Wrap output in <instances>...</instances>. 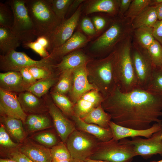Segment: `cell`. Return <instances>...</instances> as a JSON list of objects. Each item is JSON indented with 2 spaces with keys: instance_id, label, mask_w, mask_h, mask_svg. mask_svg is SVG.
<instances>
[{
  "instance_id": "cell-38",
  "label": "cell",
  "mask_w": 162,
  "mask_h": 162,
  "mask_svg": "<svg viewBox=\"0 0 162 162\" xmlns=\"http://www.w3.org/2000/svg\"><path fill=\"white\" fill-rule=\"evenodd\" d=\"M14 16L10 6L6 2H0V26L12 29Z\"/></svg>"
},
{
  "instance_id": "cell-27",
  "label": "cell",
  "mask_w": 162,
  "mask_h": 162,
  "mask_svg": "<svg viewBox=\"0 0 162 162\" xmlns=\"http://www.w3.org/2000/svg\"><path fill=\"white\" fill-rule=\"evenodd\" d=\"M158 20L155 7L149 6L136 17L131 23L132 29L144 27H152Z\"/></svg>"
},
{
  "instance_id": "cell-52",
  "label": "cell",
  "mask_w": 162,
  "mask_h": 162,
  "mask_svg": "<svg viewBox=\"0 0 162 162\" xmlns=\"http://www.w3.org/2000/svg\"><path fill=\"white\" fill-rule=\"evenodd\" d=\"M155 7L157 13L158 20H162V3Z\"/></svg>"
},
{
  "instance_id": "cell-34",
  "label": "cell",
  "mask_w": 162,
  "mask_h": 162,
  "mask_svg": "<svg viewBox=\"0 0 162 162\" xmlns=\"http://www.w3.org/2000/svg\"><path fill=\"white\" fill-rule=\"evenodd\" d=\"M50 150L51 161L62 162L71 159V157L66 144L62 141L51 147Z\"/></svg>"
},
{
  "instance_id": "cell-57",
  "label": "cell",
  "mask_w": 162,
  "mask_h": 162,
  "mask_svg": "<svg viewBox=\"0 0 162 162\" xmlns=\"http://www.w3.org/2000/svg\"><path fill=\"white\" fill-rule=\"evenodd\" d=\"M150 162H162V160H161L158 161L153 160V161H150Z\"/></svg>"
},
{
  "instance_id": "cell-26",
  "label": "cell",
  "mask_w": 162,
  "mask_h": 162,
  "mask_svg": "<svg viewBox=\"0 0 162 162\" xmlns=\"http://www.w3.org/2000/svg\"><path fill=\"white\" fill-rule=\"evenodd\" d=\"M60 75V74L56 71L49 76L37 80L30 87L27 91L41 98L44 96L49 89L56 84L58 80Z\"/></svg>"
},
{
  "instance_id": "cell-54",
  "label": "cell",
  "mask_w": 162,
  "mask_h": 162,
  "mask_svg": "<svg viewBox=\"0 0 162 162\" xmlns=\"http://www.w3.org/2000/svg\"><path fill=\"white\" fill-rule=\"evenodd\" d=\"M84 161L85 162H109L101 160H93L90 158L87 159Z\"/></svg>"
},
{
  "instance_id": "cell-12",
  "label": "cell",
  "mask_w": 162,
  "mask_h": 162,
  "mask_svg": "<svg viewBox=\"0 0 162 162\" xmlns=\"http://www.w3.org/2000/svg\"><path fill=\"white\" fill-rule=\"evenodd\" d=\"M81 11V7L80 6L71 16L63 21L56 28L48 39L49 45L47 50L49 53L72 36L78 25Z\"/></svg>"
},
{
  "instance_id": "cell-46",
  "label": "cell",
  "mask_w": 162,
  "mask_h": 162,
  "mask_svg": "<svg viewBox=\"0 0 162 162\" xmlns=\"http://www.w3.org/2000/svg\"><path fill=\"white\" fill-rule=\"evenodd\" d=\"M152 28L154 38L162 45V20H158Z\"/></svg>"
},
{
  "instance_id": "cell-24",
  "label": "cell",
  "mask_w": 162,
  "mask_h": 162,
  "mask_svg": "<svg viewBox=\"0 0 162 162\" xmlns=\"http://www.w3.org/2000/svg\"><path fill=\"white\" fill-rule=\"evenodd\" d=\"M22 42L20 38L11 29L0 26V55H5L16 50Z\"/></svg>"
},
{
  "instance_id": "cell-7",
  "label": "cell",
  "mask_w": 162,
  "mask_h": 162,
  "mask_svg": "<svg viewBox=\"0 0 162 162\" xmlns=\"http://www.w3.org/2000/svg\"><path fill=\"white\" fill-rule=\"evenodd\" d=\"M6 2L10 6L13 14L12 31L21 39L22 44L33 41L36 37L25 0H10Z\"/></svg>"
},
{
  "instance_id": "cell-23",
  "label": "cell",
  "mask_w": 162,
  "mask_h": 162,
  "mask_svg": "<svg viewBox=\"0 0 162 162\" xmlns=\"http://www.w3.org/2000/svg\"><path fill=\"white\" fill-rule=\"evenodd\" d=\"M19 150L34 162H51L50 149L30 140L25 142Z\"/></svg>"
},
{
  "instance_id": "cell-40",
  "label": "cell",
  "mask_w": 162,
  "mask_h": 162,
  "mask_svg": "<svg viewBox=\"0 0 162 162\" xmlns=\"http://www.w3.org/2000/svg\"><path fill=\"white\" fill-rule=\"evenodd\" d=\"M34 78L39 80L47 77L56 71L55 69L38 67L28 68Z\"/></svg>"
},
{
  "instance_id": "cell-28",
  "label": "cell",
  "mask_w": 162,
  "mask_h": 162,
  "mask_svg": "<svg viewBox=\"0 0 162 162\" xmlns=\"http://www.w3.org/2000/svg\"><path fill=\"white\" fill-rule=\"evenodd\" d=\"M82 119L88 123L93 124L105 128H110L109 123L112 119L110 115L106 112L101 104L94 108Z\"/></svg>"
},
{
  "instance_id": "cell-47",
  "label": "cell",
  "mask_w": 162,
  "mask_h": 162,
  "mask_svg": "<svg viewBox=\"0 0 162 162\" xmlns=\"http://www.w3.org/2000/svg\"><path fill=\"white\" fill-rule=\"evenodd\" d=\"M19 72L24 81L31 86L37 81L32 76L28 68H22L21 69Z\"/></svg>"
},
{
  "instance_id": "cell-33",
  "label": "cell",
  "mask_w": 162,
  "mask_h": 162,
  "mask_svg": "<svg viewBox=\"0 0 162 162\" xmlns=\"http://www.w3.org/2000/svg\"><path fill=\"white\" fill-rule=\"evenodd\" d=\"M151 0H132L124 18L130 20V23L134 19L146 8L150 6Z\"/></svg>"
},
{
  "instance_id": "cell-49",
  "label": "cell",
  "mask_w": 162,
  "mask_h": 162,
  "mask_svg": "<svg viewBox=\"0 0 162 162\" xmlns=\"http://www.w3.org/2000/svg\"><path fill=\"white\" fill-rule=\"evenodd\" d=\"M132 0H120L118 14L121 18H124V15L128 9Z\"/></svg>"
},
{
  "instance_id": "cell-55",
  "label": "cell",
  "mask_w": 162,
  "mask_h": 162,
  "mask_svg": "<svg viewBox=\"0 0 162 162\" xmlns=\"http://www.w3.org/2000/svg\"><path fill=\"white\" fill-rule=\"evenodd\" d=\"M0 162H17L9 158H0Z\"/></svg>"
},
{
  "instance_id": "cell-2",
  "label": "cell",
  "mask_w": 162,
  "mask_h": 162,
  "mask_svg": "<svg viewBox=\"0 0 162 162\" xmlns=\"http://www.w3.org/2000/svg\"><path fill=\"white\" fill-rule=\"evenodd\" d=\"M131 42L130 34L117 44L113 51L116 85L124 92L138 88L131 56Z\"/></svg>"
},
{
  "instance_id": "cell-56",
  "label": "cell",
  "mask_w": 162,
  "mask_h": 162,
  "mask_svg": "<svg viewBox=\"0 0 162 162\" xmlns=\"http://www.w3.org/2000/svg\"><path fill=\"white\" fill-rule=\"evenodd\" d=\"M70 162H85L81 159L71 157Z\"/></svg>"
},
{
  "instance_id": "cell-11",
  "label": "cell",
  "mask_w": 162,
  "mask_h": 162,
  "mask_svg": "<svg viewBox=\"0 0 162 162\" xmlns=\"http://www.w3.org/2000/svg\"><path fill=\"white\" fill-rule=\"evenodd\" d=\"M162 130L154 133L149 138L145 139L139 136L132 138L131 140L125 138L119 141L132 145L136 156H140L145 159L157 154L162 156Z\"/></svg>"
},
{
  "instance_id": "cell-31",
  "label": "cell",
  "mask_w": 162,
  "mask_h": 162,
  "mask_svg": "<svg viewBox=\"0 0 162 162\" xmlns=\"http://www.w3.org/2000/svg\"><path fill=\"white\" fill-rule=\"evenodd\" d=\"M134 30L136 42L145 49L147 50L156 40L153 35L152 27H142Z\"/></svg>"
},
{
  "instance_id": "cell-25",
  "label": "cell",
  "mask_w": 162,
  "mask_h": 162,
  "mask_svg": "<svg viewBox=\"0 0 162 162\" xmlns=\"http://www.w3.org/2000/svg\"><path fill=\"white\" fill-rule=\"evenodd\" d=\"M120 0H91L86 5L85 14L88 15L97 12H102L114 15L118 13Z\"/></svg>"
},
{
  "instance_id": "cell-6",
  "label": "cell",
  "mask_w": 162,
  "mask_h": 162,
  "mask_svg": "<svg viewBox=\"0 0 162 162\" xmlns=\"http://www.w3.org/2000/svg\"><path fill=\"white\" fill-rule=\"evenodd\" d=\"M128 19H121L115 21L110 27L92 44L91 50L104 52L114 48L117 44L130 34L132 28Z\"/></svg>"
},
{
  "instance_id": "cell-22",
  "label": "cell",
  "mask_w": 162,
  "mask_h": 162,
  "mask_svg": "<svg viewBox=\"0 0 162 162\" xmlns=\"http://www.w3.org/2000/svg\"><path fill=\"white\" fill-rule=\"evenodd\" d=\"M90 60L83 52L76 50L65 55L55 66L56 71L60 74L66 71L73 70L87 64Z\"/></svg>"
},
{
  "instance_id": "cell-30",
  "label": "cell",
  "mask_w": 162,
  "mask_h": 162,
  "mask_svg": "<svg viewBox=\"0 0 162 162\" xmlns=\"http://www.w3.org/2000/svg\"><path fill=\"white\" fill-rule=\"evenodd\" d=\"M50 94L55 105L67 117L71 118L74 115V104L68 97L64 94L51 91Z\"/></svg>"
},
{
  "instance_id": "cell-10",
  "label": "cell",
  "mask_w": 162,
  "mask_h": 162,
  "mask_svg": "<svg viewBox=\"0 0 162 162\" xmlns=\"http://www.w3.org/2000/svg\"><path fill=\"white\" fill-rule=\"evenodd\" d=\"M131 56L138 88L146 90L154 67L147 50L133 42Z\"/></svg>"
},
{
  "instance_id": "cell-43",
  "label": "cell",
  "mask_w": 162,
  "mask_h": 162,
  "mask_svg": "<svg viewBox=\"0 0 162 162\" xmlns=\"http://www.w3.org/2000/svg\"><path fill=\"white\" fill-rule=\"evenodd\" d=\"M51 127V122L49 117L45 114L43 118L32 127L28 129L30 132L49 128Z\"/></svg>"
},
{
  "instance_id": "cell-53",
  "label": "cell",
  "mask_w": 162,
  "mask_h": 162,
  "mask_svg": "<svg viewBox=\"0 0 162 162\" xmlns=\"http://www.w3.org/2000/svg\"><path fill=\"white\" fill-rule=\"evenodd\" d=\"M162 3V0H151L150 6L155 7Z\"/></svg>"
},
{
  "instance_id": "cell-4",
  "label": "cell",
  "mask_w": 162,
  "mask_h": 162,
  "mask_svg": "<svg viewBox=\"0 0 162 162\" xmlns=\"http://www.w3.org/2000/svg\"><path fill=\"white\" fill-rule=\"evenodd\" d=\"M114 53L112 51L106 57L91 61L86 67L89 82L105 98L113 91L117 85L113 69Z\"/></svg>"
},
{
  "instance_id": "cell-17",
  "label": "cell",
  "mask_w": 162,
  "mask_h": 162,
  "mask_svg": "<svg viewBox=\"0 0 162 162\" xmlns=\"http://www.w3.org/2000/svg\"><path fill=\"white\" fill-rule=\"evenodd\" d=\"M104 98L97 90H92L85 93L74 104V115L82 118L94 108L101 105Z\"/></svg>"
},
{
  "instance_id": "cell-5",
  "label": "cell",
  "mask_w": 162,
  "mask_h": 162,
  "mask_svg": "<svg viewBox=\"0 0 162 162\" xmlns=\"http://www.w3.org/2000/svg\"><path fill=\"white\" fill-rule=\"evenodd\" d=\"M136 156L132 145L112 138L107 142H100L89 158L109 162H132Z\"/></svg>"
},
{
  "instance_id": "cell-42",
  "label": "cell",
  "mask_w": 162,
  "mask_h": 162,
  "mask_svg": "<svg viewBox=\"0 0 162 162\" xmlns=\"http://www.w3.org/2000/svg\"><path fill=\"white\" fill-rule=\"evenodd\" d=\"M24 47L30 48L39 54L42 58H48L50 53L47 50L35 40L22 44Z\"/></svg>"
},
{
  "instance_id": "cell-41",
  "label": "cell",
  "mask_w": 162,
  "mask_h": 162,
  "mask_svg": "<svg viewBox=\"0 0 162 162\" xmlns=\"http://www.w3.org/2000/svg\"><path fill=\"white\" fill-rule=\"evenodd\" d=\"M4 125L1 124L0 127V145L3 148H14L18 146V143L14 142L6 132Z\"/></svg>"
},
{
  "instance_id": "cell-29",
  "label": "cell",
  "mask_w": 162,
  "mask_h": 162,
  "mask_svg": "<svg viewBox=\"0 0 162 162\" xmlns=\"http://www.w3.org/2000/svg\"><path fill=\"white\" fill-rule=\"evenodd\" d=\"M1 120L10 135L17 142H22L25 135L20 120L5 116H1Z\"/></svg>"
},
{
  "instance_id": "cell-14",
  "label": "cell",
  "mask_w": 162,
  "mask_h": 162,
  "mask_svg": "<svg viewBox=\"0 0 162 162\" xmlns=\"http://www.w3.org/2000/svg\"><path fill=\"white\" fill-rule=\"evenodd\" d=\"M0 111L1 116L20 120L24 123L27 117L22 108L16 93L0 88Z\"/></svg>"
},
{
  "instance_id": "cell-19",
  "label": "cell",
  "mask_w": 162,
  "mask_h": 162,
  "mask_svg": "<svg viewBox=\"0 0 162 162\" xmlns=\"http://www.w3.org/2000/svg\"><path fill=\"white\" fill-rule=\"evenodd\" d=\"M31 86L24 80L20 72L9 71L0 73V88L15 93L27 91Z\"/></svg>"
},
{
  "instance_id": "cell-3",
  "label": "cell",
  "mask_w": 162,
  "mask_h": 162,
  "mask_svg": "<svg viewBox=\"0 0 162 162\" xmlns=\"http://www.w3.org/2000/svg\"><path fill=\"white\" fill-rule=\"evenodd\" d=\"M32 22L34 35L48 39L62 21L56 16L49 0H25Z\"/></svg>"
},
{
  "instance_id": "cell-48",
  "label": "cell",
  "mask_w": 162,
  "mask_h": 162,
  "mask_svg": "<svg viewBox=\"0 0 162 162\" xmlns=\"http://www.w3.org/2000/svg\"><path fill=\"white\" fill-rule=\"evenodd\" d=\"M45 114H30L27 116L25 123L28 129L35 125L43 117Z\"/></svg>"
},
{
  "instance_id": "cell-1",
  "label": "cell",
  "mask_w": 162,
  "mask_h": 162,
  "mask_svg": "<svg viewBox=\"0 0 162 162\" xmlns=\"http://www.w3.org/2000/svg\"><path fill=\"white\" fill-rule=\"evenodd\" d=\"M101 105L113 122L126 128L145 130L162 122V94L140 88L124 92L116 85Z\"/></svg>"
},
{
  "instance_id": "cell-18",
  "label": "cell",
  "mask_w": 162,
  "mask_h": 162,
  "mask_svg": "<svg viewBox=\"0 0 162 162\" xmlns=\"http://www.w3.org/2000/svg\"><path fill=\"white\" fill-rule=\"evenodd\" d=\"M88 41L86 37L80 32H76L64 43L52 50L49 57L55 61H61L69 53L76 50Z\"/></svg>"
},
{
  "instance_id": "cell-58",
  "label": "cell",
  "mask_w": 162,
  "mask_h": 162,
  "mask_svg": "<svg viewBox=\"0 0 162 162\" xmlns=\"http://www.w3.org/2000/svg\"><path fill=\"white\" fill-rule=\"evenodd\" d=\"M161 138H162V134H161Z\"/></svg>"
},
{
  "instance_id": "cell-36",
  "label": "cell",
  "mask_w": 162,
  "mask_h": 162,
  "mask_svg": "<svg viewBox=\"0 0 162 162\" xmlns=\"http://www.w3.org/2000/svg\"><path fill=\"white\" fill-rule=\"evenodd\" d=\"M146 90L162 94V68L154 67L150 81Z\"/></svg>"
},
{
  "instance_id": "cell-35",
  "label": "cell",
  "mask_w": 162,
  "mask_h": 162,
  "mask_svg": "<svg viewBox=\"0 0 162 162\" xmlns=\"http://www.w3.org/2000/svg\"><path fill=\"white\" fill-rule=\"evenodd\" d=\"M53 11L57 17L62 21L66 18L69 8L74 0H49Z\"/></svg>"
},
{
  "instance_id": "cell-37",
  "label": "cell",
  "mask_w": 162,
  "mask_h": 162,
  "mask_svg": "<svg viewBox=\"0 0 162 162\" xmlns=\"http://www.w3.org/2000/svg\"><path fill=\"white\" fill-rule=\"evenodd\" d=\"M147 50L154 67L162 68V46L155 40Z\"/></svg>"
},
{
  "instance_id": "cell-32",
  "label": "cell",
  "mask_w": 162,
  "mask_h": 162,
  "mask_svg": "<svg viewBox=\"0 0 162 162\" xmlns=\"http://www.w3.org/2000/svg\"><path fill=\"white\" fill-rule=\"evenodd\" d=\"M73 71H66L61 73L51 92L64 95L68 93L71 86Z\"/></svg>"
},
{
  "instance_id": "cell-21",
  "label": "cell",
  "mask_w": 162,
  "mask_h": 162,
  "mask_svg": "<svg viewBox=\"0 0 162 162\" xmlns=\"http://www.w3.org/2000/svg\"><path fill=\"white\" fill-rule=\"evenodd\" d=\"M71 118L74 122L76 129L90 135L95 137L100 142H106L113 137L110 128H103L93 124L88 123L75 115Z\"/></svg>"
},
{
  "instance_id": "cell-13",
  "label": "cell",
  "mask_w": 162,
  "mask_h": 162,
  "mask_svg": "<svg viewBox=\"0 0 162 162\" xmlns=\"http://www.w3.org/2000/svg\"><path fill=\"white\" fill-rule=\"evenodd\" d=\"M50 98L46 96L44 99L48 111L58 136L62 141L65 143L69 136L76 129V127L73 121L69 119Z\"/></svg>"
},
{
  "instance_id": "cell-50",
  "label": "cell",
  "mask_w": 162,
  "mask_h": 162,
  "mask_svg": "<svg viewBox=\"0 0 162 162\" xmlns=\"http://www.w3.org/2000/svg\"><path fill=\"white\" fill-rule=\"evenodd\" d=\"M92 22L97 32L103 29L106 26V20L103 17L99 16H95L92 19Z\"/></svg>"
},
{
  "instance_id": "cell-15",
  "label": "cell",
  "mask_w": 162,
  "mask_h": 162,
  "mask_svg": "<svg viewBox=\"0 0 162 162\" xmlns=\"http://www.w3.org/2000/svg\"><path fill=\"white\" fill-rule=\"evenodd\" d=\"M87 64L78 67L72 72V85L68 94L69 98L74 104L85 93L97 90L88 80Z\"/></svg>"
},
{
  "instance_id": "cell-39",
  "label": "cell",
  "mask_w": 162,
  "mask_h": 162,
  "mask_svg": "<svg viewBox=\"0 0 162 162\" xmlns=\"http://www.w3.org/2000/svg\"><path fill=\"white\" fill-rule=\"evenodd\" d=\"M33 138L46 147H52L58 143L56 135L50 132L39 133L34 136Z\"/></svg>"
},
{
  "instance_id": "cell-45",
  "label": "cell",
  "mask_w": 162,
  "mask_h": 162,
  "mask_svg": "<svg viewBox=\"0 0 162 162\" xmlns=\"http://www.w3.org/2000/svg\"><path fill=\"white\" fill-rule=\"evenodd\" d=\"M6 157L17 162H34L19 150H14L9 152Z\"/></svg>"
},
{
  "instance_id": "cell-20",
  "label": "cell",
  "mask_w": 162,
  "mask_h": 162,
  "mask_svg": "<svg viewBox=\"0 0 162 162\" xmlns=\"http://www.w3.org/2000/svg\"><path fill=\"white\" fill-rule=\"evenodd\" d=\"M18 99L23 111L31 114H45L48 109L45 100L26 91L19 93Z\"/></svg>"
},
{
  "instance_id": "cell-44",
  "label": "cell",
  "mask_w": 162,
  "mask_h": 162,
  "mask_svg": "<svg viewBox=\"0 0 162 162\" xmlns=\"http://www.w3.org/2000/svg\"><path fill=\"white\" fill-rule=\"evenodd\" d=\"M81 25L83 31L88 35L92 36L96 34L97 32L93 23L88 17H85L82 19Z\"/></svg>"
},
{
  "instance_id": "cell-51",
  "label": "cell",
  "mask_w": 162,
  "mask_h": 162,
  "mask_svg": "<svg viewBox=\"0 0 162 162\" xmlns=\"http://www.w3.org/2000/svg\"><path fill=\"white\" fill-rule=\"evenodd\" d=\"M35 41L45 48L47 50L49 46V42L48 40L46 37L44 36L38 37Z\"/></svg>"
},
{
  "instance_id": "cell-16",
  "label": "cell",
  "mask_w": 162,
  "mask_h": 162,
  "mask_svg": "<svg viewBox=\"0 0 162 162\" xmlns=\"http://www.w3.org/2000/svg\"><path fill=\"white\" fill-rule=\"evenodd\" d=\"M109 126L112 132V139L116 141L128 137L132 138L143 136L149 138L154 133L162 130V122L155 123L150 128L145 130L126 128L118 125L112 121L110 122Z\"/></svg>"
},
{
  "instance_id": "cell-8",
  "label": "cell",
  "mask_w": 162,
  "mask_h": 162,
  "mask_svg": "<svg viewBox=\"0 0 162 162\" xmlns=\"http://www.w3.org/2000/svg\"><path fill=\"white\" fill-rule=\"evenodd\" d=\"M50 58H42L39 60L32 59L23 52L12 50L8 53L0 56V69L4 72H19L23 68L38 67L55 69L57 64Z\"/></svg>"
},
{
  "instance_id": "cell-9",
  "label": "cell",
  "mask_w": 162,
  "mask_h": 162,
  "mask_svg": "<svg viewBox=\"0 0 162 162\" xmlns=\"http://www.w3.org/2000/svg\"><path fill=\"white\" fill-rule=\"evenodd\" d=\"M100 142L92 135L76 129L65 143L71 157L85 161L94 153Z\"/></svg>"
}]
</instances>
